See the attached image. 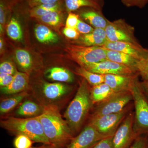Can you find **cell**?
I'll return each mask as SVG.
<instances>
[{"label":"cell","mask_w":148,"mask_h":148,"mask_svg":"<svg viewBox=\"0 0 148 148\" xmlns=\"http://www.w3.org/2000/svg\"><path fill=\"white\" fill-rule=\"evenodd\" d=\"M67 13L74 12L84 8H89L102 12L104 0H64Z\"/></svg>","instance_id":"16"},{"label":"cell","mask_w":148,"mask_h":148,"mask_svg":"<svg viewBox=\"0 0 148 148\" xmlns=\"http://www.w3.org/2000/svg\"><path fill=\"white\" fill-rule=\"evenodd\" d=\"M108 41L139 43L134 36V29L124 20L109 21L105 29Z\"/></svg>","instance_id":"8"},{"label":"cell","mask_w":148,"mask_h":148,"mask_svg":"<svg viewBox=\"0 0 148 148\" xmlns=\"http://www.w3.org/2000/svg\"><path fill=\"white\" fill-rule=\"evenodd\" d=\"M90 91V97L93 104L101 103L114 92L110 87L105 83L92 86Z\"/></svg>","instance_id":"25"},{"label":"cell","mask_w":148,"mask_h":148,"mask_svg":"<svg viewBox=\"0 0 148 148\" xmlns=\"http://www.w3.org/2000/svg\"><path fill=\"white\" fill-rule=\"evenodd\" d=\"M140 84L143 92L148 100V80H144L143 82L140 83Z\"/></svg>","instance_id":"41"},{"label":"cell","mask_w":148,"mask_h":148,"mask_svg":"<svg viewBox=\"0 0 148 148\" xmlns=\"http://www.w3.org/2000/svg\"><path fill=\"white\" fill-rule=\"evenodd\" d=\"M59 10H66L64 0L53 3L40 5L30 8L29 16L36 19L50 12Z\"/></svg>","instance_id":"19"},{"label":"cell","mask_w":148,"mask_h":148,"mask_svg":"<svg viewBox=\"0 0 148 148\" xmlns=\"http://www.w3.org/2000/svg\"><path fill=\"white\" fill-rule=\"evenodd\" d=\"M38 117L51 145L58 148L71 142L74 138L73 133L66 121L62 118L56 105L45 106L42 113Z\"/></svg>","instance_id":"1"},{"label":"cell","mask_w":148,"mask_h":148,"mask_svg":"<svg viewBox=\"0 0 148 148\" xmlns=\"http://www.w3.org/2000/svg\"><path fill=\"white\" fill-rule=\"evenodd\" d=\"M49 146V145L48 146H42V147H32L30 148H48Z\"/></svg>","instance_id":"43"},{"label":"cell","mask_w":148,"mask_h":148,"mask_svg":"<svg viewBox=\"0 0 148 148\" xmlns=\"http://www.w3.org/2000/svg\"><path fill=\"white\" fill-rule=\"evenodd\" d=\"M129 90L134 101L135 112L133 129L137 137L148 134V100L137 78L132 82Z\"/></svg>","instance_id":"4"},{"label":"cell","mask_w":148,"mask_h":148,"mask_svg":"<svg viewBox=\"0 0 148 148\" xmlns=\"http://www.w3.org/2000/svg\"><path fill=\"white\" fill-rule=\"evenodd\" d=\"M62 0H25L29 8H32L36 6L44 4L53 3Z\"/></svg>","instance_id":"38"},{"label":"cell","mask_w":148,"mask_h":148,"mask_svg":"<svg viewBox=\"0 0 148 148\" xmlns=\"http://www.w3.org/2000/svg\"><path fill=\"white\" fill-rule=\"evenodd\" d=\"M33 141L29 137L23 135H17L14 141L15 148H30Z\"/></svg>","instance_id":"30"},{"label":"cell","mask_w":148,"mask_h":148,"mask_svg":"<svg viewBox=\"0 0 148 148\" xmlns=\"http://www.w3.org/2000/svg\"><path fill=\"white\" fill-rule=\"evenodd\" d=\"M66 10L56 11L37 18L39 22L53 28H59L64 22Z\"/></svg>","instance_id":"24"},{"label":"cell","mask_w":148,"mask_h":148,"mask_svg":"<svg viewBox=\"0 0 148 148\" xmlns=\"http://www.w3.org/2000/svg\"><path fill=\"white\" fill-rule=\"evenodd\" d=\"M42 94L49 100H58L66 95L70 88L61 83H44L42 86Z\"/></svg>","instance_id":"17"},{"label":"cell","mask_w":148,"mask_h":148,"mask_svg":"<svg viewBox=\"0 0 148 148\" xmlns=\"http://www.w3.org/2000/svg\"><path fill=\"white\" fill-rule=\"evenodd\" d=\"M113 136H109L99 141L92 148H114Z\"/></svg>","instance_id":"36"},{"label":"cell","mask_w":148,"mask_h":148,"mask_svg":"<svg viewBox=\"0 0 148 148\" xmlns=\"http://www.w3.org/2000/svg\"><path fill=\"white\" fill-rule=\"evenodd\" d=\"M127 7L135 6L140 8L144 7L148 3V0H121Z\"/></svg>","instance_id":"37"},{"label":"cell","mask_w":148,"mask_h":148,"mask_svg":"<svg viewBox=\"0 0 148 148\" xmlns=\"http://www.w3.org/2000/svg\"><path fill=\"white\" fill-rule=\"evenodd\" d=\"M108 137L100 133L89 123L79 135L71 140L66 148H91L99 141Z\"/></svg>","instance_id":"11"},{"label":"cell","mask_w":148,"mask_h":148,"mask_svg":"<svg viewBox=\"0 0 148 148\" xmlns=\"http://www.w3.org/2000/svg\"><path fill=\"white\" fill-rule=\"evenodd\" d=\"M132 100L129 90L114 92L106 100L99 103L91 118L122 111Z\"/></svg>","instance_id":"6"},{"label":"cell","mask_w":148,"mask_h":148,"mask_svg":"<svg viewBox=\"0 0 148 148\" xmlns=\"http://www.w3.org/2000/svg\"><path fill=\"white\" fill-rule=\"evenodd\" d=\"M28 95L27 92H22L3 100L0 104L1 114H6L13 110Z\"/></svg>","instance_id":"27"},{"label":"cell","mask_w":148,"mask_h":148,"mask_svg":"<svg viewBox=\"0 0 148 148\" xmlns=\"http://www.w3.org/2000/svg\"><path fill=\"white\" fill-rule=\"evenodd\" d=\"M88 83L84 79L81 82L76 94L64 114L65 120L73 134L80 129L93 104Z\"/></svg>","instance_id":"2"},{"label":"cell","mask_w":148,"mask_h":148,"mask_svg":"<svg viewBox=\"0 0 148 148\" xmlns=\"http://www.w3.org/2000/svg\"><path fill=\"white\" fill-rule=\"evenodd\" d=\"M34 33L37 40L41 43H55L59 40L58 35L44 24L37 25L35 27Z\"/></svg>","instance_id":"21"},{"label":"cell","mask_w":148,"mask_h":148,"mask_svg":"<svg viewBox=\"0 0 148 148\" xmlns=\"http://www.w3.org/2000/svg\"><path fill=\"white\" fill-rule=\"evenodd\" d=\"M130 110L129 107L126 106L119 112L92 118L89 123L101 134L107 136H113L129 113Z\"/></svg>","instance_id":"7"},{"label":"cell","mask_w":148,"mask_h":148,"mask_svg":"<svg viewBox=\"0 0 148 148\" xmlns=\"http://www.w3.org/2000/svg\"><path fill=\"white\" fill-rule=\"evenodd\" d=\"M147 148H148V143L147 144Z\"/></svg>","instance_id":"45"},{"label":"cell","mask_w":148,"mask_h":148,"mask_svg":"<svg viewBox=\"0 0 148 148\" xmlns=\"http://www.w3.org/2000/svg\"><path fill=\"white\" fill-rule=\"evenodd\" d=\"M63 33L66 37L70 39L77 40L79 38L80 34L76 29L65 27L63 30Z\"/></svg>","instance_id":"35"},{"label":"cell","mask_w":148,"mask_h":148,"mask_svg":"<svg viewBox=\"0 0 148 148\" xmlns=\"http://www.w3.org/2000/svg\"><path fill=\"white\" fill-rule=\"evenodd\" d=\"M105 83L108 85L114 92L129 90L132 82L136 77L134 75H104Z\"/></svg>","instance_id":"13"},{"label":"cell","mask_w":148,"mask_h":148,"mask_svg":"<svg viewBox=\"0 0 148 148\" xmlns=\"http://www.w3.org/2000/svg\"><path fill=\"white\" fill-rule=\"evenodd\" d=\"M137 71L144 80H148V54L145 59L139 61L137 67Z\"/></svg>","instance_id":"31"},{"label":"cell","mask_w":148,"mask_h":148,"mask_svg":"<svg viewBox=\"0 0 148 148\" xmlns=\"http://www.w3.org/2000/svg\"><path fill=\"white\" fill-rule=\"evenodd\" d=\"M14 75L4 73H0V86L1 87H6L12 82Z\"/></svg>","instance_id":"39"},{"label":"cell","mask_w":148,"mask_h":148,"mask_svg":"<svg viewBox=\"0 0 148 148\" xmlns=\"http://www.w3.org/2000/svg\"><path fill=\"white\" fill-rule=\"evenodd\" d=\"M79 18L78 14L74 13V12L68 13L66 21V27L76 29Z\"/></svg>","instance_id":"33"},{"label":"cell","mask_w":148,"mask_h":148,"mask_svg":"<svg viewBox=\"0 0 148 148\" xmlns=\"http://www.w3.org/2000/svg\"><path fill=\"white\" fill-rule=\"evenodd\" d=\"M8 36L14 41H20L23 38V32L21 25L15 15L11 17L7 26Z\"/></svg>","instance_id":"29"},{"label":"cell","mask_w":148,"mask_h":148,"mask_svg":"<svg viewBox=\"0 0 148 148\" xmlns=\"http://www.w3.org/2000/svg\"><path fill=\"white\" fill-rule=\"evenodd\" d=\"M76 74L82 77L89 84L92 86L103 83L105 82L104 75L89 71L83 67L78 68L76 71Z\"/></svg>","instance_id":"28"},{"label":"cell","mask_w":148,"mask_h":148,"mask_svg":"<svg viewBox=\"0 0 148 148\" xmlns=\"http://www.w3.org/2000/svg\"><path fill=\"white\" fill-rule=\"evenodd\" d=\"M17 71L12 62L6 61L0 65V73H4L14 75Z\"/></svg>","instance_id":"32"},{"label":"cell","mask_w":148,"mask_h":148,"mask_svg":"<svg viewBox=\"0 0 148 148\" xmlns=\"http://www.w3.org/2000/svg\"><path fill=\"white\" fill-rule=\"evenodd\" d=\"M134 114L129 112L117 128L113 137L114 148H128L137 138L133 129Z\"/></svg>","instance_id":"9"},{"label":"cell","mask_w":148,"mask_h":148,"mask_svg":"<svg viewBox=\"0 0 148 148\" xmlns=\"http://www.w3.org/2000/svg\"><path fill=\"white\" fill-rule=\"evenodd\" d=\"M44 107L30 101H25L16 110V114L20 116L34 117L42 113Z\"/></svg>","instance_id":"23"},{"label":"cell","mask_w":148,"mask_h":148,"mask_svg":"<svg viewBox=\"0 0 148 148\" xmlns=\"http://www.w3.org/2000/svg\"><path fill=\"white\" fill-rule=\"evenodd\" d=\"M94 29L90 25L85 23L79 18L76 29L80 34L82 35L88 34L93 32Z\"/></svg>","instance_id":"34"},{"label":"cell","mask_w":148,"mask_h":148,"mask_svg":"<svg viewBox=\"0 0 148 148\" xmlns=\"http://www.w3.org/2000/svg\"><path fill=\"white\" fill-rule=\"evenodd\" d=\"M45 76L48 79L58 82H72L73 81V74L65 68L53 67L45 72Z\"/></svg>","instance_id":"22"},{"label":"cell","mask_w":148,"mask_h":148,"mask_svg":"<svg viewBox=\"0 0 148 148\" xmlns=\"http://www.w3.org/2000/svg\"><path fill=\"white\" fill-rule=\"evenodd\" d=\"M64 51L67 56L81 67L108 60L105 49L101 47L88 46L78 43H68Z\"/></svg>","instance_id":"5"},{"label":"cell","mask_w":148,"mask_h":148,"mask_svg":"<svg viewBox=\"0 0 148 148\" xmlns=\"http://www.w3.org/2000/svg\"><path fill=\"white\" fill-rule=\"evenodd\" d=\"M1 125L14 134L26 135L33 142L51 145L38 116L26 119L10 117L1 121Z\"/></svg>","instance_id":"3"},{"label":"cell","mask_w":148,"mask_h":148,"mask_svg":"<svg viewBox=\"0 0 148 148\" xmlns=\"http://www.w3.org/2000/svg\"><path fill=\"white\" fill-rule=\"evenodd\" d=\"M48 148H57L54 147H53V146L51 145H49V147Z\"/></svg>","instance_id":"44"},{"label":"cell","mask_w":148,"mask_h":148,"mask_svg":"<svg viewBox=\"0 0 148 148\" xmlns=\"http://www.w3.org/2000/svg\"><path fill=\"white\" fill-rule=\"evenodd\" d=\"M78 44L88 46L102 47L108 41L105 29H94L88 34L82 35L79 38Z\"/></svg>","instance_id":"18"},{"label":"cell","mask_w":148,"mask_h":148,"mask_svg":"<svg viewBox=\"0 0 148 148\" xmlns=\"http://www.w3.org/2000/svg\"><path fill=\"white\" fill-rule=\"evenodd\" d=\"M16 62L24 73H28L33 67V60L32 55L28 51L23 49H17L15 51Z\"/></svg>","instance_id":"26"},{"label":"cell","mask_w":148,"mask_h":148,"mask_svg":"<svg viewBox=\"0 0 148 148\" xmlns=\"http://www.w3.org/2000/svg\"><path fill=\"white\" fill-rule=\"evenodd\" d=\"M89 71L101 75H134L137 71L132 68L108 60L92 63L84 67Z\"/></svg>","instance_id":"10"},{"label":"cell","mask_w":148,"mask_h":148,"mask_svg":"<svg viewBox=\"0 0 148 148\" xmlns=\"http://www.w3.org/2000/svg\"><path fill=\"white\" fill-rule=\"evenodd\" d=\"M82 8L83 9L82 10H79V16L89 23L95 29H106L109 21L104 17L102 12L89 8Z\"/></svg>","instance_id":"14"},{"label":"cell","mask_w":148,"mask_h":148,"mask_svg":"<svg viewBox=\"0 0 148 148\" xmlns=\"http://www.w3.org/2000/svg\"><path fill=\"white\" fill-rule=\"evenodd\" d=\"M106 51L108 60L129 66L137 71V66L140 61L139 60L120 51L107 49H106Z\"/></svg>","instance_id":"20"},{"label":"cell","mask_w":148,"mask_h":148,"mask_svg":"<svg viewBox=\"0 0 148 148\" xmlns=\"http://www.w3.org/2000/svg\"><path fill=\"white\" fill-rule=\"evenodd\" d=\"M147 144L148 140L146 138L138 136L130 148H147Z\"/></svg>","instance_id":"40"},{"label":"cell","mask_w":148,"mask_h":148,"mask_svg":"<svg viewBox=\"0 0 148 148\" xmlns=\"http://www.w3.org/2000/svg\"><path fill=\"white\" fill-rule=\"evenodd\" d=\"M101 47L126 53L140 61L145 59L148 54V49L144 48L139 43L126 42L108 41Z\"/></svg>","instance_id":"12"},{"label":"cell","mask_w":148,"mask_h":148,"mask_svg":"<svg viewBox=\"0 0 148 148\" xmlns=\"http://www.w3.org/2000/svg\"><path fill=\"white\" fill-rule=\"evenodd\" d=\"M29 83V74L16 72L12 82L6 87H1V92L4 94L11 95L24 92Z\"/></svg>","instance_id":"15"},{"label":"cell","mask_w":148,"mask_h":148,"mask_svg":"<svg viewBox=\"0 0 148 148\" xmlns=\"http://www.w3.org/2000/svg\"><path fill=\"white\" fill-rule=\"evenodd\" d=\"M3 39L1 38V40H0V49H1V52L3 50Z\"/></svg>","instance_id":"42"}]
</instances>
